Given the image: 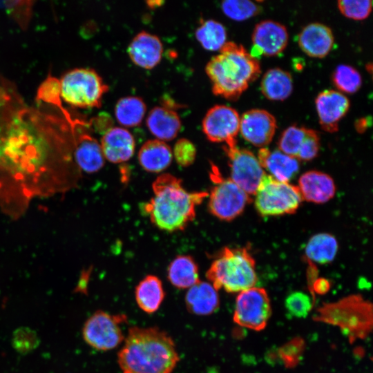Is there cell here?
Returning a JSON list of instances; mask_svg holds the SVG:
<instances>
[{
	"label": "cell",
	"mask_w": 373,
	"mask_h": 373,
	"mask_svg": "<svg viewBox=\"0 0 373 373\" xmlns=\"http://www.w3.org/2000/svg\"><path fill=\"white\" fill-rule=\"evenodd\" d=\"M70 121L28 107L0 84V210L13 220L31 201L64 194L78 186Z\"/></svg>",
	"instance_id": "cell-1"
},
{
	"label": "cell",
	"mask_w": 373,
	"mask_h": 373,
	"mask_svg": "<svg viewBox=\"0 0 373 373\" xmlns=\"http://www.w3.org/2000/svg\"><path fill=\"white\" fill-rule=\"evenodd\" d=\"M180 357L172 338L156 327H131L117 354L123 373H172Z\"/></svg>",
	"instance_id": "cell-2"
},
{
	"label": "cell",
	"mask_w": 373,
	"mask_h": 373,
	"mask_svg": "<svg viewBox=\"0 0 373 373\" xmlns=\"http://www.w3.org/2000/svg\"><path fill=\"white\" fill-rule=\"evenodd\" d=\"M153 196L142 211L158 228L166 231L184 229L195 216V207L208 196L204 191L188 192L178 178L164 173L152 184Z\"/></svg>",
	"instance_id": "cell-3"
},
{
	"label": "cell",
	"mask_w": 373,
	"mask_h": 373,
	"mask_svg": "<svg viewBox=\"0 0 373 373\" xmlns=\"http://www.w3.org/2000/svg\"><path fill=\"white\" fill-rule=\"evenodd\" d=\"M205 71L215 95L236 100L258 77L260 66L241 44L227 41L209 61Z\"/></svg>",
	"instance_id": "cell-4"
},
{
	"label": "cell",
	"mask_w": 373,
	"mask_h": 373,
	"mask_svg": "<svg viewBox=\"0 0 373 373\" xmlns=\"http://www.w3.org/2000/svg\"><path fill=\"white\" fill-rule=\"evenodd\" d=\"M206 276L217 290L229 293H240L255 287L257 282L254 259L245 248H224Z\"/></svg>",
	"instance_id": "cell-5"
},
{
	"label": "cell",
	"mask_w": 373,
	"mask_h": 373,
	"mask_svg": "<svg viewBox=\"0 0 373 373\" xmlns=\"http://www.w3.org/2000/svg\"><path fill=\"white\" fill-rule=\"evenodd\" d=\"M60 97L67 104L82 108H99L108 87L91 68H75L59 82Z\"/></svg>",
	"instance_id": "cell-6"
},
{
	"label": "cell",
	"mask_w": 373,
	"mask_h": 373,
	"mask_svg": "<svg viewBox=\"0 0 373 373\" xmlns=\"http://www.w3.org/2000/svg\"><path fill=\"white\" fill-rule=\"evenodd\" d=\"M255 195V207L262 216L294 213L303 201L297 186L280 182L267 174L262 178Z\"/></svg>",
	"instance_id": "cell-7"
},
{
	"label": "cell",
	"mask_w": 373,
	"mask_h": 373,
	"mask_svg": "<svg viewBox=\"0 0 373 373\" xmlns=\"http://www.w3.org/2000/svg\"><path fill=\"white\" fill-rule=\"evenodd\" d=\"M211 178L215 184L208 194L209 211L222 220L235 219L250 202L249 195L230 178H222L215 166H212Z\"/></svg>",
	"instance_id": "cell-8"
},
{
	"label": "cell",
	"mask_w": 373,
	"mask_h": 373,
	"mask_svg": "<svg viewBox=\"0 0 373 373\" xmlns=\"http://www.w3.org/2000/svg\"><path fill=\"white\" fill-rule=\"evenodd\" d=\"M126 321L124 314H111L102 310L94 312L84 323L82 336L91 347L107 351L117 347L125 338L121 325Z\"/></svg>",
	"instance_id": "cell-9"
},
{
	"label": "cell",
	"mask_w": 373,
	"mask_h": 373,
	"mask_svg": "<svg viewBox=\"0 0 373 373\" xmlns=\"http://www.w3.org/2000/svg\"><path fill=\"white\" fill-rule=\"evenodd\" d=\"M271 315L268 295L262 288L253 287L240 292L236 298L233 321L238 325L261 330Z\"/></svg>",
	"instance_id": "cell-10"
},
{
	"label": "cell",
	"mask_w": 373,
	"mask_h": 373,
	"mask_svg": "<svg viewBox=\"0 0 373 373\" xmlns=\"http://www.w3.org/2000/svg\"><path fill=\"white\" fill-rule=\"evenodd\" d=\"M229 158L230 179L245 193L254 195L265 175L257 157L249 150L224 147Z\"/></svg>",
	"instance_id": "cell-11"
},
{
	"label": "cell",
	"mask_w": 373,
	"mask_h": 373,
	"mask_svg": "<svg viewBox=\"0 0 373 373\" xmlns=\"http://www.w3.org/2000/svg\"><path fill=\"white\" fill-rule=\"evenodd\" d=\"M240 117L237 111L226 105H216L208 110L202 119V131L212 142H224V147L236 146Z\"/></svg>",
	"instance_id": "cell-12"
},
{
	"label": "cell",
	"mask_w": 373,
	"mask_h": 373,
	"mask_svg": "<svg viewBox=\"0 0 373 373\" xmlns=\"http://www.w3.org/2000/svg\"><path fill=\"white\" fill-rule=\"evenodd\" d=\"M84 124L79 120H72L74 137V160L81 171L95 173L100 170L104 164L100 143L89 133H86Z\"/></svg>",
	"instance_id": "cell-13"
},
{
	"label": "cell",
	"mask_w": 373,
	"mask_h": 373,
	"mask_svg": "<svg viewBox=\"0 0 373 373\" xmlns=\"http://www.w3.org/2000/svg\"><path fill=\"white\" fill-rule=\"evenodd\" d=\"M288 39V32L284 25L269 19L262 21L253 30V46L249 53L255 58L261 55H278L285 49Z\"/></svg>",
	"instance_id": "cell-14"
},
{
	"label": "cell",
	"mask_w": 373,
	"mask_h": 373,
	"mask_svg": "<svg viewBox=\"0 0 373 373\" xmlns=\"http://www.w3.org/2000/svg\"><path fill=\"white\" fill-rule=\"evenodd\" d=\"M276 128L274 116L263 109L249 110L240 117L239 132L245 140L256 146L265 147L269 144Z\"/></svg>",
	"instance_id": "cell-15"
},
{
	"label": "cell",
	"mask_w": 373,
	"mask_h": 373,
	"mask_svg": "<svg viewBox=\"0 0 373 373\" xmlns=\"http://www.w3.org/2000/svg\"><path fill=\"white\" fill-rule=\"evenodd\" d=\"M315 105L322 128L334 133L338 131L339 122L348 112L350 104L343 93L325 90L317 95Z\"/></svg>",
	"instance_id": "cell-16"
},
{
	"label": "cell",
	"mask_w": 373,
	"mask_h": 373,
	"mask_svg": "<svg viewBox=\"0 0 373 373\" xmlns=\"http://www.w3.org/2000/svg\"><path fill=\"white\" fill-rule=\"evenodd\" d=\"M127 50L130 59L135 65L151 69L160 63L163 46L157 36L142 31L131 40Z\"/></svg>",
	"instance_id": "cell-17"
},
{
	"label": "cell",
	"mask_w": 373,
	"mask_h": 373,
	"mask_svg": "<svg viewBox=\"0 0 373 373\" xmlns=\"http://www.w3.org/2000/svg\"><path fill=\"white\" fill-rule=\"evenodd\" d=\"M298 42L301 50L309 57L323 58L332 49L334 37L329 27L314 22L302 29L298 37Z\"/></svg>",
	"instance_id": "cell-18"
},
{
	"label": "cell",
	"mask_w": 373,
	"mask_h": 373,
	"mask_svg": "<svg viewBox=\"0 0 373 373\" xmlns=\"http://www.w3.org/2000/svg\"><path fill=\"white\" fill-rule=\"evenodd\" d=\"M100 146L104 158L113 163H122L133 156L135 143L127 129L111 127L104 133Z\"/></svg>",
	"instance_id": "cell-19"
},
{
	"label": "cell",
	"mask_w": 373,
	"mask_h": 373,
	"mask_svg": "<svg viewBox=\"0 0 373 373\" xmlns=\"http://www.w3.org/2000/svg\"><path fill=\"white\" fill-rule=\"evenodd\" d=\"M303 200L323 204L331 200L335 195L336 186L333 179L327 174L309 171L299 178L298 186Z\"/></svg>",
	"instance_id": "cell-20"
},
{
	"label": "cell",
	"mask_w": 373,
	"mask_h": 373,
	"mask_svg": "<svg viewBox=\"0 0 373 373\" xmlns=\"http://www.w3.org/2000/svg\"><path fill=\"white\" fill-rule=\"evenodd\" d=\"M257 158L262 169L280 182H288L299 170L298 160L279 149L270 151L267 147H262Z\"/></svg>",
	"instance_id": "cell-21"
},
{
	"label": "cell",
	"mask_w": 373,
	"mask_h": 373,
	"mask_svg": "<svg viewBox=\"0 0 373 373\" xmlns=\"http://www.w3.org/2000/svg\"><path fill=\"white\" fill-rule=\"evenodd\" d=\"M185 303L188 311L193 314L210 315L219 307L218 290L210 283L200 280L189 288L185 296Z\"/></svg>",
	"instance_id": "cell-22"
},
{
	"label": "cell",
	"mask_w": 373,
	"mask_h": 373,
	"mask_svg": "<svg viewBox=\"0 0 373 373\" xmlns=\"http://www.w3.org/2000/svg\"><path fill=\"white\" fill-rule=\"evenodd\" d=\"M146 125L157 140L169 141L177 136L181 121L176 111L164 106H155L148 114Z\"/></svg>",
	"instance_id": "cell-23"
},
{
	"label": "cell",
	"mask_w": 373,
	"mask_h": 373,
	"mask_svg": "<svg viewBox=\"0 0 373 373\" xmlns=\"http://www.w3.org/2000/svg\"><path fill=\"white\" fill-rule=\"evenodd\" d=\"M170 146L164 141L150 140L146 142L138 152V160L146 171L158 173L167 168L172 161Z\"/></svg>",
	"instance_id": "cell-24"
},
{
	"label": "cell",
	"mask_w": 373,
	"mask_h": 373,
	"mask_svg": "<svg viewBox=\"0 0 373 373\" xmlns=\"http://www.w3.org/2000/svg\"><path fill=\"white\" fill-rule=\"evenodd\" d=\"M135 296L138 307L146 313L153 314L162 305L165 291L158 277L148 275L136 286Z\"/></svg>",
	"instance_id": "cell-25"
},
{
	"label": "cell",
	"mask_w": 373,
	"mask_h": 373,
	"mask_svg": "<svg viewBox=\"0 0 373 373\" xmlns=\"http://www.w3.org/2000/svg\"><path fill=\"white\" fill-rule=\"evenodd\" d=\"M260 90L263 95L270 100H284L293 90L292 77L281 68H271L262 78Z\"/></svg>",
	"instance_id": "cell-26"
},
{
	"label": "cell",
	"mask_w": 373,
	"mask_h": 373,
	"mask_svg": "<svg viewBox=\"0 0 373 373\" xmlns=\"http://www.w3.org/2000/svg\"><path fill=\"white\" fill-rule=\"evenodd\" d=\"M167 278L176 288L189 289L200 281L198 265L190 256H178L169 264Z\"/></svg>",
	"instance_id": "cell-27"
},
{
	"label": "cell",
	"mask_w": 373,
	"mask_h": 373,
	"mask_svg": "<svg viewBox=\"0 0 373 373\" xmlns=\"http://www.w3.org/2000/svg\"><path fill=\"white\" fill-rule=\"evenodd\" d=\"M338 251L336 238L327 233H320L313 236L305 247L307 258L318 264L332 262Z\"/></svg>",
	"instance_id": "cell-28"
},
{
	"label": "cell",
	"mask_w": 373,
	"mask_h": 373,
	"mask_svg": "<svg viewBox=\"0 0 373 373\" xmlns=\"http://www.w3.org/2000/svg\"><path fill=\"white\" fill-rule=\"evenodd\" d=\"M146 111V104L142 99L136 96H127L119 99L116 103L115 115L121 125L134 127L142 122Z\"/></svg>",
	"instance_id": "cell-29"
},
{
	"label": "cell",
	"mask_w": 373,
	"mask_h": 373,
	"mask_svg": "<svg viewBox=\"0 0 373 373\" xmlns=\"http://www.w3.org/2000/svg\"><path fill=\"white\" fill-rule=\"evenodd\" d=\"M195 37L204 49L220 50L227 43V31L221 23L214 19H202L195 30Z\"/></svg>",
	"instance_id": "cell-30"
},
{
	"label": "cell",
	"mask_w": 373,
	"mask_h": 373,
	"mask_svg": "<svg viewBox=\"0 0 373 373\" xmlns=\"http://www.w3.org/2000/svg\"><path fill=\"white\" fill-rule=\"evenodd\" d=\"M332 81L335 87L342 93H354L362 84L360 73L353 66L347 64H340L335 68Z\"/></svg>",
	"instance_id": "cell-31"
},
{
	"label": "cell",
	"mask_w": 373,
	"mask_h": 373,
	"mask_svg": "<svg viewBox=\"0 0 373 373\" xmlns=\"http://www.w3.org/2000/svg\"><path fill=\"white\" fill-rule=\"evenodd\" d=\"M222 12L235 21H244L258 15L261 8L249 0H226L222 2Z\"/></svg>",
	"instance_id": "cell-32"
},
{
	"label": "cell",
	"mask_w": 373,
	"mask_h": 373,
	"mask_svg": "<svg viewBox=\"0 0 373 373\" xmlns=\"http://www.w3.org/2000/svg\"><path fill=\"white\" fill-rule=\"evenodd\" d=\"M307 128L296 125L287 127L282 133L278 140V149L283 153L296 158L307 135Z\"/></svg>",
	"instance_id": "cell-33"
},
{
	"label": "cell",
	"mask_w": 373,
	"mask_h": 373,
	"mask_svg": "<svg viewBox=\"0 0 373 373\" xmlns=\"http://www.w3.org/2000/svg\"><path fill=\"white\" fill-rule=\"evenodd\" d=\"M285 307L291 317L305 318L312 310L313 301L309 294L303 291H294L285 298Z\"/></svg>",
	"instance_id": "cell-34"
},
{
	"label": "cell",
	"mask_w": 373,
	"mask_h": 373,
	"mask_svg": "<svg viewBox=\"0 0 373 373\" xmlns=\"http://www.w3.org/2000/svg\"><path fill=\"white\" fill-rule=\"evenodd\" d=\"M40 340L35 331L28 327H21L13 332L12 344L21 354H27L35 350Z\"/></svg>",
	"instance_id": "cell-35"
},
{
	"label": "cell",
	"mask_w": 373,
	"mask_h": 373,
	"mask_svg": "<svg viewBox=\"0 0 373 373\" xmlns=\"http://www.w3.org/2000/svg\"><path fill=\"white\" fill-rule=\"evenodd\" d=\"M371 0H340L338 8L340 12L346 17L362 20L367 18L372 10Z\"/></svg>",
	"instance_id": "cell-36"
},
{
	"label": "cell",
	"mask_w": 373,
	"mask_h": 373,
	"mask_svg": "<svg viewBox=\"0 0 373 373\" xmlns=\"http://www.w3.org/2000/svg\"><path fill=\"white\" fill-rule=\"evenodd\" d=\"M195 145L186 138L179 139L173 148V155L176 162L181 166H189L196 157Z\"/></svg>",
	"instance_id": "cell-37"
},
{
	"label": "cell",
	"mask_w": 373,
	"mask_h": 373,
	"mask_svg": "<svg viewBox=\"0 0 373 373\" xmlns=\"http://www.w3.org/2000/svg\"><path fill=\"white\" fill-rule=\"evenodd\" d=\"M320 149V137L316 131L308 128L296 155L298 160L309 161L316 157Z\"/></svg>",
	"instance_id": "cell-38"
},
{
	"label": "cell",
	"mask_w": 373,
	"mask_h": 373,
	"mask_svg": "<svg viewBox=\"0 0 373 373\" xmlns=\"http://www.w3.org/2000/svg\"><path fill=\"white\" fill-rule=\"evenodd\" d=\"M59 96V82L53 77H49L41 85L37 97L38 100L61 107Z\"/></svg>",
	"instance_id": "cell-39"
},
{
	"label": "cell",
	"mask_w": 373,
	"mask_h": 373,
	"mask_svg": "<svg viewBox=\"0 0 373 373\" xmlns=\"http://www.w3.org/2000/svg\"><path fill=\"white\" fill-rule=\"evenodd\" d=\"M372 124L370 116L361 117L355 122V128L359 133H364Z\"/></svg>",
	"instance_id": "cell-40"
},
{
	"label": "cell",
	"mask_w": 373,
	"mask_h": 373,
	"mask_svg": "<svg viewBox=\"0 0 373 373\" xmlns=\"http://www.w3.org/2000/svg\"><path fill=\"white\" fill-rule=\"evenodd\" d=\"M329 287V282L324 278L317 280L314 284V289L318 294L325 293Z\"/></svg>",
	"instance_id": "cell-41"
}]
</instances>
